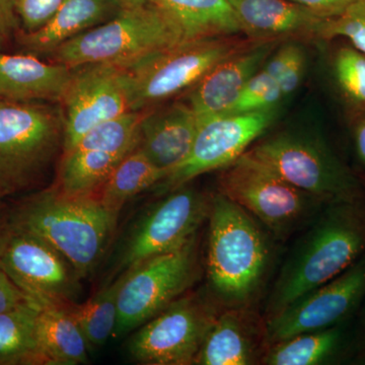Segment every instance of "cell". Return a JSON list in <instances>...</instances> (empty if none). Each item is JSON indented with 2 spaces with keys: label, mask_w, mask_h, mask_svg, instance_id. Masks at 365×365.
<instances>
[{
  "label": "cell",
  "mask_w": 365,
  "mask_h": 365,
  "mask_svg": "<svg viewBox=\"0 0 365 365\" xmlns=\"http://www.w3.org/2000/svg\"><path fill=\"white\" fill-rule=\"evenodd\" d=\"M217 316L202 295L186 292L139 327L129 341V355L140 364H194Z\"/></svg>",
  "instance_id": "cell-11"
},
{
  "label": "cell",
  "mask_w": 365,
  "mask_h": 365,
  "mask_svg": "<svg viewBox=\"0 0 365 365\" xmlns=\"http://www.w3.org/2000/svg\"><path fill=\"white\" fill-rule=\"evenodd\" d=\"M167 175L137 146L118 165L98 190L97 196L108 211L119 216L120 211L130 199L145 190L155 188Z\"/></svg>",
  "instance_id": "cell-26"
},
{
  "label": "cell",
  "mask_w": 365,
  "mask_h": 365,
  "mask_svg": "<svg viewBox=\"0 0 365 365\" xmlns=\"http://www.w3.org/2000/svg\"><path fill=\"white\" fill-rule=\"evenodd\" d=\"M153 1L176 21L181 29L184 42L242 34L230 0Z\"/></svg>",
  "instance_id": "cell-23"
},
{
  "label": "cell",
  "mask_w": 365,
  "mask_h": 365,
  "mask_svg": "<svg viewBox=\"0 0 365 365\" xmlns=\"http://www.w3.org/2000/svg\"><path fill=\"white\" fill-rule=\"evenodd\" d=\"M198 128V117L185 100L144 110L138 148L169 174L189 155Z\"/></svg>",
  "instance_id": "cell-17"
},
{
  "label": "cell",
  "mask_w": 365,
  "mask_h": 365,
  "mask_svg": "<svg viewBox=\"0 0 365 365\" xmlns=\"http://www.w3.org/2000/svg\"><path fill=\"white\" fill-rule=\"evenodd\" d=\"M275 109L222 114L199 121L193 145L189 155L168 176L158 182L153 191L163 196L192 180L222 170L244 155L275 119Z\"/></svg>",
  "instance_id": "cell-12"
},
{
  "label": "cell",
  "mask_w": 365,
  "mask_h": 365,
  "mask_svg": "<svg viewBox=\"0 0 365 365\" xmlns=\"http://www.w3.org/2000/svg\"><path fill=\"white\" fill-rule=\"evenodd\" d=\"M123 7H132L143 6V4H148V2L153 1V0H118Z\"/></svg>",
  "instance_id": "cell-39"
},
{
  "label": "cell",
  "mask_w": 365,
  "mask_h": 365,
  "mask_svg": "<svg viewBox=\"0 0 365 365\" xmlns=\"http://www.w3.org/2000/svg\"><path fill=\"white\" fill-rule=\"evenodd\" d=\"M364 355H365V319H364Z\"/></svg>",
  "instance_id": "cell-41"
},
{
  "label": "cell",
  "mask_w": 365,
  "mask_h": 365,
  "mask_svg": "<svg viewBox=\"0 0 365 365\" xmlns=\"http://www.w3.org/2000/svg\"><path fill=\"white\" fill-rule=\"evenodd\" d=\"M122 9L118 0H62L44 26L18 34L19 44L29 54L51 55L79 34L111 20Z\"/></svg>",
  "instance_id": "cell-19"
},
{
  "label": "cell",
  "mask_w": 365,
  "mask_h": 365,
  "mask_svg": "<svg viewBox=\"0 0 365 365\" xmlns=\"http://www.w3.org/2000/svg\"><path fill=\"white\" fill-rule=\"evenodd\" d=\"M364 297L365 253L344 272L267 318L266 344H274L299 334L342 325Z\"/></svg>",
  "instance_id": "cell-14"
},
{
  "label": "cell",
  "mask_w": 365,
  "mask_h": 365,
  "mask_svg": "<svg viewBox=\"0 0 365 365\" xmlns=\"http://www.w3.org/2000/svg\"><path fill=\"white\" fill-rule=\"evenodd\" d=\"M364 253L362 199L327 204L281 269L268 300L267 318L344 272Z\"/></svg>",
  "instance_id": "cell-2"
},
{
  "label": "cell",
  "mask_w": 365,
  "mask_h": 365,
  "mask_svg": "<svg viewBox=\"0 0 365 365\" xmlns=\"http://www.w3.org/2000/svg\"><path fill=\"white\" fill-rule=\"evenodd\" d=\"M40 307L29 299L0 314V365H46L37 335Z\"/></svg>",
  "instance_id": "cell-25"
},
{
  "label": "cell",
  "mask_w": 365,
  "mask_h": 365,
  "mask_svg": "<svg viewBox=\"0 0 365 365\" xmlns=\"http://www.w3.org/2000/svg\"><path fill=\"white\" fill-rule=\"evenodd\" d=\"M68 307L48 304L40 307L37 335L46 365L88 362L90 347Z\"/></svg>",
  "instance_id": "cell-24"
},
{
  "label": "cell",
  "mask_w": 365,
  "mask_h": 365,
  "mask_svg": "<svg viewBox=\"0 0 365 365\" xmlns=\"http://www.w3.org/2000/svg\"><path fill=\"white\" fill-rule=\"evenodd\" d=\"M153 204L131 227L117 257L115 273L182 248L208 220L212 194L184 185Z\"/></svg>",
  "instance_id": "cell-10"
},
{
  "label": "cell",
  "mask_w": 365,
  "mask_h": 365,
  "mask_svg": "<svg viewBox=\"0 0 365 365\" xmlns=\"http://www.w3.org/2000/svg\"><path fill=\"white\" fill-rule=\"evenodd\" d=\"M117 220L97 193L71 195L55 186L28 197L7 216L11 232L47 242L81 278L88 277L102 261Z\"/></svg>",
  "instance_id": "cell-1"
},
{
  "label": "cell",
  "mask_w": 365,
  "mask_h": 365,
  "mask_svg": "<svg viewBox=\"0 0 365 365\" xmlns=\"http://www.w3.org/2000/svg\"><path fill=\"white\" fill-rule=\"evenodd\" d=\"M182 42L176 21L151 1L123 7L111 20L67 41L50 56L69 68L96 63L129 68Z\"/></svg>",
  "instance_id": "cell-4"
},
{
  "label": "cell",
  "mask_w": 365,
  "mask_h": 365,
  "mask_svg": "<svg viewBox=\"0 0 365 365\" xmlns=\"http://www.w3.org/2000/svg\"><path fill=\"white\" fill-rule=\"evenodd\" d=\"M207 276L216 299L242 309L258 294L270 263V245L258 220L220 192L212 194Z\"/></svg>",
  "instance_id": "cell-3"
},
{
  "label": "cell",
  "mask_w": 365,
  "mask_h": 365,
  "mask_svg": "<svg viewBox=\"0 0 365 365\" xmlns=\"http://www.w3.org/2000/svg\"><path fill=\"white\" fill-rule=\"evenodd\" d=\"M247 37L256 40H321L327 20L289 0H230Z\"/></svg>",
  "instance_id": "cell-18"
},
{
  "label": "cell",
  "mask_w": 365,
  "mask_h": 365,
  "mask_svg": "<svg viewBox=\"0 0 365 365\" xmlns=\"http://www.w3.org/2000/svg\"><path fill=\"white\" fill-rule=\"evenodd\" d=\"M263 69L277 81L283 97H287L302 83L306 69V55L297 41H289L267 59Z\"/></svg>",
  "instance_id": "cell-30"
},
{
  "label": "cell",
  "mask_w": 365,
  "mask_h": 365,
  "mask_svg": "<svg viewBox=\"0 0 365 365\" xmlns=\"http://www.w3.org/2000/svg\"><path fill=\"white\" fill-rule=\"evenodd\" d=\"M345 38L352 47L365 54V0H355L336 18L327 20L319 39L330 41Z\"/></svg>",
  "instance_id": "cell-32"
},
{
  "label": "cell",
  "mask_w": 365,
  "mask_h": 365,
  "mask_svg": "<svg viewBox=\"0 0 365 365\" xmlns=\"http://www.w3.org/2000/svg\"><path fill=\"white\" fill-rule=\"evenodd\" d=\"M309 9L324 20H331L339 16L355 0H289Z\"/></svg>",
  "instance_id": "cell-35"
},
{
  "label": "cell",
  "mask_w": 365,
  "mask_h": 365,
  "mask_svg": "<svg viewBox=\"0 0 365 365\" xmlns=\"http://www.w3.org/2000/svg\"><path fill=\"white\" fill-rule=\"evenodd\" d=\"M62 0H14L23 32H33L44 26Z\"/></svg>",
  "instance_id": "cell-33"
},
{
  "label": "cell",
  "mask_w": 365,
  "mask_h": 365,
  "mask_svg": "<svg viewBox=\"0 0 365 365\" xmlns=\"http://www.w3.org/2000/svg\"><path fill=\"white\" fill-rule=\"evenodd\" d=\"M333 73L352 115L365 112V54L352 46L340 48L334 57Z\"/></svg>",
  "instance_id": "cell-29"
},
{
  "label": "cell",
  "mask_w": 365,
  "mask_h": 365,
  "mask_svg": "<svg viewBox=\"0 0 365 365\" xmlns=\"http://www.w3.org/2000/svg\"><path fill=\"white\" fill-rule=\"evenodd\" d=\"M9 234H11V230H9V222H7V216L1 215V207H0V256L6 247Z\"/></svg>",
  "instance_id": "cell-38"
},
{
  "label": "cell",
  "mask_w": 365,
  "mask_h": 365,
  "mask_svg": "<svg viewBox=\"0 0 365 365\" xmlns=\"http://www.w3.org/2000/svg\"><path fill=\"white\" fill-rule=\"evenodd\" d=\"M71 76L72 68L56 62L47 63L36 55L0 52V98L61 102Z\"/></svg>",
  "instance_id": "cell-20"
},
{
  "label": "cell",
  "mask_w": 365,
  "mask_h": 365,
  "mask_svg": "<svg viewBox=\"0 0 365 365\" xmlns=\"http://www.w3.org/2000/svg\"><path fill=\"white\" fill-rule=\"evenodd\" d=\"M279 41H262L223 59L187 91L186 102L199 121L225 114Z\"/></svg>",
  "instance_id": "cell-16"
},
{
  "label": "cell",
  "mask_w": 365,
  "mask_h": 365,
  "mask_svg": "<svg viewBox=\"0 0 365 365\" xmlns=\"http://www.w3.org/2000/svg\"><path fill=\"white\" fill-rule=\"evenodd\" d=\"M126 275V271L119 274L116 280L110 281L83 304L68 307L88 347H102L112 337L117 322L118 297Z\"/></svg>",
  "instance_id": "cell-28"
},
{
  "label": "cell",
  "mask_w": 365,
  "mask_h": 365,
  "mask_svg": "<svg viewBox=\"0 0 365 365\" xmlns=\"http://www.w3.org/2000/svg\"><path fill=\"white\" fill-rule=\"evenodd\" d=\"M218 191L284 241L313 220L327 204L295 188L245 153L220 170Z\"/></svg>",
  "instance_id": "cell-7"
},
{
  "label": "cell",
  "mask_w": 365,
  "mask_h": 365,
  "mask_svg": "<svg viewBox=\"0 0 365 365\" xmlns=\"http://www.w3.org/2000/svg\"><path fill=\"white\" fill-rule=\"evenodd\" d=\"M247 153L324 204L356 201L364 197L356 173L317 137L283 132L255 144Z\"/></svg>",
  "instance_id": "cell-6"
},
{
  "label": "cell",
  "mask_w": 365,
  "mask_h": 365,
  "mask_svg": "<svg viewBox=\"0 0 365 365\" xmlns=\"http://www.w3.org/2000/svg\"><path fill=\"white\" fill-rule=\"evenodd\" d=\"M342 326L292 336L269 345L262 359L267 365H319L328 364L339 355L344 344Z\"/></svg>",
  "instance_id": "cell-27"
},
{
  "label": "cell",
  "mask_w": 365,
  "mask_h": 365,
  "mask_svg": "<svg viewBox=\"0 0 365 365\" xmlns=\"http://www.w3.org/2000/svg\"><path fill=\"white\" fill-rule=\"evenodd\" d=\"M353 139L360 162L365 167V112L353 114Z\"/></svg>",
  "instance_id": "cell-37"
},
{
  "label": "cell",
  "mask_w": 365,
  "mask_h": 365,
  "mask_svg": "<svg viewBox=\"0 0 365 365\" xmlns=\"http://www.w3.org/2000/svg\"><path fill=\"white\" fill-rule=\"evenodd\" d=\"M63 103V144L71 150L97 125L132 112V79L125 67L108 63L72 68Z\"/></svg>",
  "instance_id": "cell-13"
},
{
  "label": "cell",
  "mask_w": 365,
  "mask_h": 365,
  "mask_svg": "<svg viewBox=\"0 0 365 365\" xmlns=\"http://www.w3.org/2000/svg\"><path fill=\"white\" fill-rule=\"evenodd\" d=\"M32 299L21 289L0 265V314Z\"/></svg>",
  "instance_id": "cell-34"
},
{
  "label": "cell",
  "mask_w": 365,
  "mask_h": 365,
  "mask_svg": "<svg viewBox=\"0 0 365 365\" xmlns=\"http://www.w3.org/2000/svg\"><path fill=\"white\" fill-rule=\"evenodd\" d=\"M255 329L244 307H230L218 314L194 364H254L259 339Z\"/></svg>",
  "instance_id": "cell-21"
},
{
  "label": "cell",
  "mask_w": 365,
  "mask_h": 365,
  "mask_svg": "<svg viewBox=\"0 0 365 365\" xmlns=\"http://www.w3.org/2000/svg\"><path fill=\"white\" fill-rule=\"evenodd\" d=\"M63 144V115L0 98V200L39 179Z\"/></svg>",
  "instance_id": "cell-5"
},
{
  "label": "cell",
  "mask_w": 365,
  "mask_h": 365,
  "mask_svg": "<svg viewBox=\"0 0 365 365\" xmlns=\"http://www.w3.org/2000/svg\"><path fill=\"white\" fill-rule=\"evenodd\" d=\"M20 26L14 0H0V49L18 32Z\"/></svg>",
  "instance_id": "cell-36"
},
{
  "label": "cell",
  "mask_w": 365,
  "mask_h": 365,
  "mask_svg": "<svg viewBox=\"0 0 365 365\" xmlns=\"http://www.w3.org/2000/svg\"><path fill=\"white\" fill-rule=\"evenodd\" d=\"M262 41L269 40L251 39L241 34L186 41L129 67L132 111L153 109L190 90L223 59Z\"/></svg>",
  "instance_id": "cell-8"
},
{
  "label": "cell",
  "mask_w": 365,
  "mask_h": 365,
  "mask_svg": "<svg viewBox=\"0 0 365 365\" xmlns=\"http://www.w3.org/2000/svg\"><path fill=\"white\" fill-rule=\"evenodd\" d=\"M0 265L40 306L68 307L81 297L83 278L73 266L50 245L33 235L11 230Z\"/></svg>",
  "instance_id": "cell-15"
},
{
  "label": "cell",
  "mask_w": 365,
  "mask_h": 365,
  "mask_svg": "<svg viewBox=\"0 0 365 365\" xmlns=\"http://www.w3.org/2000/svg\"><path fill=\"white\" fill-rule=\"evenodd\" d=\"M283 98L277 81L262 68L250 78L225 114H245L275 109Z\"/></svg>",
  "instance_id": "cell-31"
},
{
  "label": "cell",
  "mask_w": 365,
  "mask_h": 365,
  "mask_svg": "<svg viewBox=\"0 0 365 365\" xmlns=\"http://www.w3.org/2000/svg\"><path fill=\"white\" fill-rule=\"evenodd\" d=\"M355 173H356L360 184H361L362 188H364L365 191V170H357V172Z\"/></svg>",
  "instance_id": "cell-40"
},
{
  "label": "cell",
  "mask_w": 365,
  "mask_h": 365,
  "mask_svg": "<svg viewBox=\"0 0 365 365\" xmlns=\"http://www.w3.org/2000/svg\"><path fill=\"white\" fill-rule=\"evenodd\" d=\"M126 272L118 297L115 339L143 326L193 287L199 276L198 235L182 248Z\"/></svg>",
  "instance_id": "cell-9"
},
{
  "label": "cell",
  "mask_w": 365,
  "mask_h": 365,
  "mask_svg": "<svg viewBox=\"0 0 365 365\" xmlns=\"http://www.w3.org/2000/svg\"><path fill=\"white\" fill-rule=\"evenodd\" d=\"M129 153L79 140L63 153L55 187L71 195L98 193Z\"/></svg>",
  "instance_id": "cell-22"
}]
</instances>
